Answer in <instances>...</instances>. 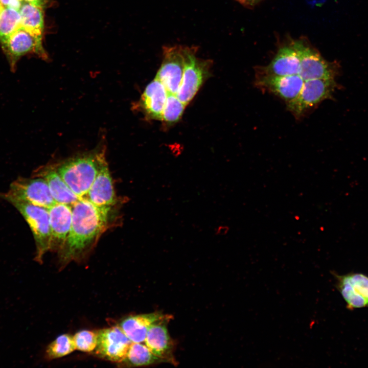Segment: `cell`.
<instances>
[{
    "label": "cell",
    "mask_w": 368,
    "mask_h": 368,
    "mask_svg": "<svg viewBox=\"0 0 368 368\" xmlns=\"http://www.w3.org/2000/svg\"><path fill=\"white\" fill-rule=\"evenodd\" d=\"M163 362L164 360L155 355L146 344L132 342L125 359L120 364L125 366L137 367Z\"/></svg>",
    "instance_id": "44dd1931"
},
{
    "label": "cell",
    "mask_w": 368,
    "mask_h": 368,
    "mask_svg": "<svg viewBox=\"0 0 368 368\" xmlns=\"http://www.w3.org/2000/svg\"><path fill=\"white\" fill-rule=\"evenodd\" d=\"M304 82L300 75H258L255 84L258 88L277 96L288 103L298 96Z\"/></svg>",
    "instance_id": "7c38bea8"
},
{
    "label": "cell",
    "mask_w": 368,
    "mask_h": 368,
    "mask_svg": "<svg viewBox=\"0 0 368 368\" xmlns=\"http://www.w3.org/2000/svg\"><path fill=\"white\" fill-rule=\"evenodd\" d=\"M2 44L13 72L15 71L17 63L20 58L27 54L33 53L43 59L48 58L42 47V40L35 37L21 27Z\"/></svg>",
    "instance_id": "9c48e42d"
},
{
    "label": "cell",
    "mask_w": 368,
    "mask_h": 368,
    "mask_svg": "<svg viewBox=\"0 0 368 368\" xmlns=\"http://www.w3.org/2000/svg\"><path fill=\"white\" fill-rule=\"evenodd\" d=\"M107 163L101 147L69 158L55 167L63 180L80 198L85 197L102 166Z\"/></svg>",
    "instance_id": "7a4b0ae2"
},
{
    "label": "cell",
    "mask_w": 368,
    "mask_h": 368,
    "mask_svg": "<svg viewBox=\"0 0 368 368\" xmlns=\"http://www.w3.org/2000/svg\"><path fill=\"white\" fill-rule=\"evenodd\" d=\"M5 7H10L19 10L22 1L21 0H1Z\"/></svg>",
    "instance_id": "484cf974"
},
{
    "label": "cell",
    "mask_w": 368,
    "mask_h": 368,
    "mask_svg": "<svg viewBox=\"0 0 368 368\" xmlns=\"http://www.w3.org/2000/svg\"><path fill=\"white\" fill-rule=\"evenodd\" d=\"M168 91L155 78L146 87L138 103V107L147 119L161 120Z\"/></svg>",
    "instance_id": "9a60e30c"
},
{
    "label": "cell",
    "mask_w": 368,
    "mask_h": 368,
    "mask_svg": "<svg viewBox=\"0 0 368 368\" xmlns=\"http://www.w3.org/2000/svg\"><path fill=\"white\" fill-rule=\"evenodd\" d=\"M113 206H99L86 197L72 205V221L66 240L58 252L61 269L84 258L110 223Z\"/></svg>",
    "instance_id": "6da1fadb"
},
{
    "label": "cell",
    "mask_w": 368,
    "mask_h": 368,
    "mask_svg": "<svg viewBox=\"0 0 368 368\" xmlns=\"http://www.w3.org/2000/svg\"><path fill=\"white\" fill-rule=\"evenodd\" d=\"M228 231V228L224 225H220L215 230V233L217 235H224L226 234Z\"/></svg>",
    "instance_id": "f1b7e54d"
},
{
    "label": "cell",
    "mask_w": 368,
    "mask_h": 368,
    "mask_svg": "<svg viewBox=\"0 0 368 368\" xmlns=\"http://www.w3.org/2000/svg\"><path fill=\"white\" fill-rule=\"evenodd\" d=\"M172 316L153 324L149 328L145 344L157 357L165 362H173V343L169 334L167 325Z\"/></svg>",
    "instance_id": "2e32d148"
},
{
    "label": "cell",
    "mask_w": 368,
    "mask_h": 368,
    "mask_svg": "<svg viewBox=\"0 0 368 368\" xmlns=\"http://www.w3.org/2000/svg\"><path fill=\"white\" fill-rule=\"evenodd\" d=\"M24 2H27L44 8L48 5V0H21Z\"/></svg>",
    "instance_id": "83f0119b"
},
{
    "label": "cell",
    "mask_w": 368,
    "mask_h": 368,
    "mask_svg": "<svg viewBox=\"0 0 368 368\" xmlns=\"http://www.w3.org/2000/svg\"><path fill=\"white\" fill-rule=\"evenodd\" d=\"M336 280L335 287L347 303L348 309L368 307V277L360 273L339 275L331 272Z\"/></svg>",
    "instance_id": "8fae6325"
},
{
    "label": "cell",
    "mask_w": 368,
    "mask_h": 368,
    "mask_svg": "<svg viewBox=\"0 0 368 368\" xmlns=\"http://www.w3.org/2000/svg\"><path fill=\"white\" fill-rule=\"evenodd\" d=\"M240 4L247 8H251L264 0H236Z\"/></svg>",
    "instance_id": "4316f807"
},
{
    "label": "cell",
    "mask_w": 368,
    "mask_h": 368,
    "mask_svg": "<svg viewBox=\"0 0 368 368\" xmlns=\"http://www.w3.org/2000/svg\"><path fill=\"white\" fill-rule=\"evenodd\" d=\"M171 316L159 312L132 315L122 319L119 326L132 342L142 343L144 342L147 331L153 324Z\"/></svg>",
    "instance_id": "d6986e66"
},
{
    "label": "cell",
    "mask_w": 368,
    "mask_h": 368,
    "mask_svg": "<svg viewBox=\"0 0 368 368\" xmlns=\"http://www.w3.org/2000/svg\"><path fill=\"white\" fill-rule=\"evenodd\" d=\"M197 46L182 47L184 68L182 80L176 94L186 105L197 94L205 79L209 77L212 61L196 56Z\"/></svg>",
    "instance_id": "3957f363"
},
{
    "label": "cell",
    "mask_w": 368,
    "mask_h": 368,
    "mask_svg": "<svg viewBox=\"0 0 368 368\" xmlns=\"http://www.w3.org/2000/svg\"><path fill=\"white\" fill-rule=\"evenodd\" d=\"M73 337L76 350L84 352H92L97 347V332L83 330L77 332Z\"/></svg>",
    "instance_id": "d4e9b609"
},
{
    "label": "cell",
    "mask_w": 368,
    "mask_h": 368,
    "mask_svg": "<svg viewBox=\"0 0 368 368\" xmlns=\"http://www.w3.org/2000/svg\"><path fill=\"white\" fill-rule=\"evenodd\" d=\"M300 67L298 54L291 44L280 48L269 64L257 71L258 75L289 76L299 75Z\"/></svg>",
    "instance_id": "5bb4252c"
},
{
    "label": "cell",
    "mask_w": 368,
    "mask_h": 368,
    "mask_svg": "<svg viewBox=\"0 0 368 368\" xmlns=\"http://www.w3.org/2000/svg\"><path fill=\"white\" fill-rule=\"evenodd\" d=\"M19 212L28 224L36 245L34 260L40 264L44 254L50 250L51 230L48 209L20 202H10Z\"/></svg>",
    "instance_id": "5b68a950"
},
{
    "label": "cell",
    "mask_w": 368,
    "mask_h": 368,
    "mask_svg": "<svg viewBox=\"0 0 368 368\" xmlns=\"http://www.w3.org/2000/svg\"><path fill=\"white\" fill-rule=\"evenodd\" d=\"M186 106L176 95L168 93L161 120L167 125L175 124L181 118Z\"/></svg>",
    "instance_id": "cb8c5ba5"
},
{
    "label": "cell",
    "mask_w": 368,
    "mask_h": 368,
    "mask_svg": "<svg viewBox=\"0 0 368 368\" xmlns=\"http://www.w3.org/2000/svg\"><path fill=\"white\" fill-rule=\"evenodd\" d=\"M20 27L21 18L19 10L10 7H4L0 14V42L2 44Z\"/></svg>",
    "instance_id": "7402d4cb"
},
{
    "label": "cell",
    "mask_w": 368,
    "mask_h": 368,
    "mask_svg": "<svg viewBox=\"0 0 368 368\" xmlns=\"http://www.w3.org/2000/svg\"><path fill=\"white\" fill-rule=\"evenodd\" d=\"M300 59L299 75L304 81L314 79H333L339 75L340 65L338 62L325 59L315 49L304 39L292 42Z\"/></svg>",
    "instance_id": "8992f818"
},
{
    "label": "cell",
    "mask_w": 368,
    "mask_h": 368,
    "mask_svg": "<svg viewBox=\"0 0 368 368\" xmlns=\"http://www.w3.org/2000/svg\"><path fill=\"white\" fill-rule=\"evenodd\" d=\"M0 3H2V2H1V0H0Z\"/></svg>",
    "instance_id": "4dcf8cb0"
},
{
    "label": "cell",
    "mask_w": 368,
    "mask_h": 368,
    "mask_svg": "<svg viewBox=\"0 0 368 368\" xmlns=\"http://www.w3.org/2000/svg\"><path fill=\"white\" fill-rule=\"evenodd\" d=\"M33 176L40 177L45 180L56 203L73 205L80 199L68 187L53 165L39 168Z\"/></svg>",
    "instance_id": "ac0fdd59"
},
{
    "label": "cell",
    "mask_w": 368,
    "mask_h": 368,
    "mask_svg": "<svg viewBox=\"0 0 368 368\" xmlns=\"http://www.w3.org/2000/svg\"><path fill=\"white\" fill-rule=\"evenodd\" d=\"M4 7L5 6L3 5V4L2 3H0V14L3 10Z\"/></svg>",
    "instance_id": "f546056e"
},
{
    "label": "cell",
    "mask_w": 368,
    "mask_h": 368,
    "mask_svg": "<svg viewBox=\"0 0 368 368\" xmlns=\"http://www.w3.org/2000/svg\"><path fill=\"white\" fill-rule=\"evenodd\" d=\"M0 198L9 203L20 201L47 209L56 203L45 180L37 176L18 178L7 192L0 193Z\"/></svg>",
    "instance_id": "277c9868"
},
{
    "label": "cell",
    "mask_w": 368,
    "mask_h": 368,
    "mask_svg": "<svg viewBox=\"0 0 368 368\" xmlns=\"http://www.w3.org/2000/svg\"><path fill=\"white\" fill-rule=\"evenodd\" d=\"M48 209L51 230L50 250L59 252L69 234L72 205L56 203Z\"/></svg>",
    "instance_id": "4fadbf2b"
},
{
    "label": "cell",
    "mask_w": 368,
    "mask_h": 368,
    "mask_svg": "<svg viewBox=\"0 0 368 368\" xmlns=\"http://www.w3.org/2000/svg\"><path fill=\"white\" fill-rule=\"evenodd\" d=\"M75 350L73 336L62 334L49 344L45 350V358L48 360L59 358L70 354Z\"/></svg>",
    "instance_id": "603a6c76"
},
{
    "label": "cell",
    "mask_w": 368,
    "mask_h": 368,
    "mask_svg": "<svg viewBox=\"0 0 368 368\" xmlns=\"http://www.w3.org/2000/svg\"><path fill=\"white\" fill-rule=\"evenodd\" d=\"M183 45L164 46L163 60L155 78L169 93L176 95L180 84L184 68Z\"/></svg>",
    "instance_id": "30bf717a"
},
{
    "label": "cell",
    "mask_w": 368,
    "mask_h": 368,
    "mask_svg": "<svg viewBox=\"0 0 368 368\" xmlns=\"http://www.w3.org/2000/svg\"><path fill=\"white\" fill-rule=\"evenodd\" d=\"M98 341L94 351L98 357L117 363L125 359L132 342L119 326L99 330Z\"/></svg>",
    "instance_id": "ba28073f"
},
{
    "label": "cell",
    "mask_w": 368,
    "mask_h": 368,
    "mask_svg": "<svg viewBox=\"0 0 368 368\" xmlns=\"http://www.w3.org/2000/svg\"><path fill=\"white\" fill-rule=\"evenodd\" d=\"M339 85L333 79H314L304 81L298 96L287 103V109L299 118L322 101L333 98Z\"/></svg>",
    "instance_id": "52a82bcc"
},
{
    "label": "cell",
    "mask_w": 368,
    "mask_h": 368,
    "mask_svg": "<svg viewBox=\"0 0 368 368\" xmlns=\"http://www.w3.org/2000/svg\"><path fill=\"white\" fill-rule=\"evenodd\" d=\"M43 9L34 4L22 2L19 9L21 27L41 40L44 26Z\"/></svg>",
    "instance_id": "ffe728a7"
},
{
    "label": "cell",
    "mask_w": 368,
    "mask_h": 368,
    "mask_svg": "<svg viewBox=\"0 0 368 368\" xmlns=\"http://www.w3.org/2000/svg\"><path fill=\"white\" fill-rule=\"evenodd\" d=\"M86 196L87 199L97 206H114L116 204V193L107 163L100 169Z\"/></svg>",
    "instance_id": "e0dca14e"
}]
</instances>
